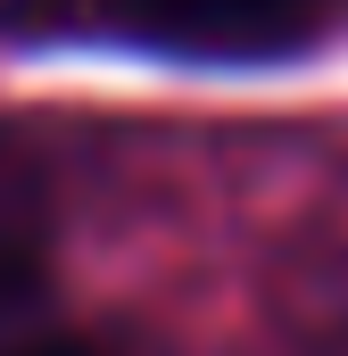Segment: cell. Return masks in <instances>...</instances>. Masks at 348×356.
<instances>
[{"label":"cell","instance_id":"6da1fadb","mask_svg":"<svg viewBox=\"0 0 348 356\" xmlns=\"http://www.w3.org/2000/svg\"><path fill=\"white\" fill-rule=\"evenodd\" d=\"M100 17L141 50L207 67L307 58L332 33H348V0H100Z\"/></svg>","mask_w":348,"mask_h":356},{"label":"cell","instance_id":"7a4b0ae2","mask_svg":"<svg viewBox=\"0 0 348 356\" xmlns=\"http://www.w3.org/2000/svg\"><path fill=\"white\" fill-rule=\"evenodd\" d=\"M42 266H50V199H42V175L0 149V315L33 307L42 298Z\"/></svg>","mask_w":348,"mask_h":356},{"label":"cell","instance_id":"3957f363","mask_svg":"<svg viewBox=\"0 0 348 356\" xmlns=\"http://www.w3.org/2000/svg\"><path fill=\"white\" fill-rule=\"evenodd\" d=\"M0 356H108V340H84V332H50V340H17Z\"/></svg>","mask_w":348,"mask_h":356}]
</instances>
